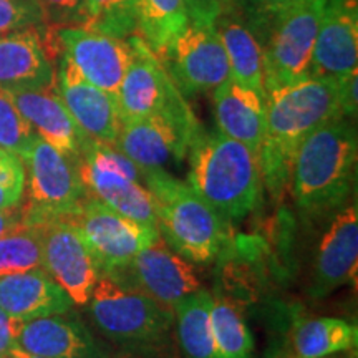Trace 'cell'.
Here are the masks:
<instances>
[{
    "instance_id": "cell-42",
    "label": "cell",
    "mask_w": 358,
    "mask_h": 358,
    "mask_svg": "<svg viewBox=\"0 0 358 358\" xmlns=\"http://www.w3.org/2000/svg\"><path fill=\"white\" fill-rule=\"evenodd\" d=\"M13 352H15L17 355H19L20 358H45V357H37V355H29V353H25V352H20V350H17V348H13Z\"/></svg>"
},
{
    "instance_id": "cell-8",
    "label": "cell",
    "mask_w": 358,
    "mask_h": 358,
    "mask_svg": "<svg viewBox=\"0 0 358 358\" xmlns=\"http://www.w3.org/2000/svg\"><path fill=\"white\" fill-rule=\"evenodd\" d=\"M327 0H295L271 24L262 48L264 90L287 87L310 77V64Z\"/></svg>"
},
{
    "instance_id": "cell-12",
    "label": "cell",
    "mask_w": 358,
    "mask_h": 358,
    "mask_svg": "<svg viewBox=\"0 0 358 358\" xmlns=\"http://www.w3.org/2000/svg\"><path fill=\"white\" fill-rule=\"evenodd\" d=\"M100 277L169 308H174L181 299L199 289V279L191 264L176 256L161 239L143 249L129 262L110 268Z\"/></svg>"
},
{
    "instance_id": "cell-4",
    "label": "cell",
    "mask_w": 358,
    "mask_h": 358,
    "mask_svg": "<svg viewBox=\"0 0 358 358\" xmlns=\"http://www.w3.org/2000/svg\"><path fill=\"white\" fill-rule=\"evenodd\" d=\"M153 196L159 237L187 262L209 264L226 243V221L186 181L163 168L143 171Z\"/></svg>"
},
{
    "instance_id": "cell-18",
    "label": "cell",
    "mask_w": 358,
    "mask_h": 358,
    "mask_svg": "<svg viewBox=\"0 0 358 358\" xmlns=\"http://www.w3.org/2000/svg\"><path fill=\"white\" fill-rule=\"evenodd\" d=\"M358 209L350 204L340 209L322 237L317 250L310 295L324 299L345 284L357 282Z\"/></svg>"
},
{
    "instance_id": "cell-38",
    "label": "cell",
    "mask_w": 358,
    "mask_h": 358,
    "mask_svg": "<svg viewBox=\"0 0 358 358\" xmlns=\"http://www.w3.org/2000/svg\"><path fill=\"white\" fill-rule=\"evenodd\" d=\"M24 320L13 319L0 308V357L10 353L15 348V337Z\"/></svg>"
},
{
    "instance_id": "cell-29",
    "label": "cell",
    "mask_w": 358,
    "mask_h": 358,
    "mask_svg": "<svg viewBox=\"0 0 358 358\" xmlns=\"http://www.w3.org/2000/svg\"><path fill=\"white\" fill-rule=\"evenodd\" d=\"M43 268L42 226H22L0 236V275Z\"/></svg>"
},
{
    "instance_id": "cell-5",
    "label": "cell",
    "mask_w": 358,
    "mask_h": 358,
    "mask_svg": "<svg viewBox=\"0 0 358 358\" xmlns=\"http://www.w3.org/2000/svg\"><path fill=\"white\" fill-rule=\"evenodd\" d=\"M22 163L27 169V201L20 204L22 224L43 226L55 219H69L88 198L77 159L70 158L35 136Z\"/></svg>"
},
{
    "instance_id": "cell-28",
    "label": "cell",
    "mask_w": 358,
    "mask_h": 358,
    "mask_svg": "<svg viewBox=\"0 0 358 358\" xmlns=\"http://www.w3.org/2000/svg\"><path fill=\"white\" fill-rule=\"evenodd\" d=\"M211 324L217 358H252V334L243 315L229 301L214 299Z\"/></svg>"
},
{
    "instance_id": "cell-10",
    "label": "cell",
    "mask_w": 358,
    "mask_h": 358,
    "mask_svg": "<svg viewBox=\"0 0 358 358\" xmlns=\"http://www.w3.org/2000/svg\"><path fill=\"white\" fill-rule=\"evenodd\" d=\"M182 95L208 92L229 80V64L214 24L189 20L156 53Z\"/></svg>"
},
{
    "instance_id": "cell-39",
    "label": "cell",
    "mask_w": 358,
    "mask_h": 358,
    "mask_svg": "<svg viewBox=\"0 0 358 358\" xmlns=\"http://www.w3.org/2000/svg\"><path fill=\"white\" fill-rule=\"evenodd\" d=\"M19 226H22L20 204L10 209H0V236L7 234Z\"/></svg>"
},
{
    "instance_id": "cell-22",
    "label": "cell",
    "mask_w": 358,
    "mask_h": 358,
    "mask_svg": "<svg viewBox=\"0 0 358 358\" xmlns=\"http://www.w3.org/2000/svg\"><path fill=\"white\" fill-rule=\"evenodd\" d=\"M73 306L45 268L0 275V308L13 319L34 320L62 315Z\"/></svg>"
},
{
    "instance_id": "cell-23",
    "label": "cell",
    "mask_w": 358,
    "mask_h": 358,
    "mask_svg": "<svg viewBox=\"0 0 358 358\" xmlns=\"http://www.w3.org/2000/svg\"><path fill=\"white\" fill-rule=\"evenodd\" d=\"M213 103L219 131L259 155L266 134V96L229 78L214 88Z\"/></svg>"
},
{
    "instance_id": "cell-19",
    "label": "cell",
    "mask_w": 358,
    "mask_h": 358,
    "mask_svg": "<svg viewBox=\"0 0 358 358\" xmlns=\"http://www.w3.org/2000/svg\"><path fill=\"white\" fill-rule=\"evenodd\" d=\"M15 348L45 358L108 357L82 322L64 317V313L22 322Z\"/></svg>"
},
{
    "instance_id": "cell-24",
    "label": "cell",
    "mask_w": 358,
    "mask_h": 358,
    "mask_svg": "<svg viewBox=\"0 0 358 358\" xmlns=\"http://www.w3.org/2000/svg\"><path fill=\"white\" fill-rule=\"evenodd\" d=\"M229 64V78L241 87L266 96L262 73V45L252 29L222 12L214 22Z\"/></svg>"
},
{
    "instance_id": "cell-1",
    "label": "cell",
    "mask_w": 358,
    "mask_h": 358,
    "mask_svg": "<svg viewBox=\"0 0 358 358\" xmlns=\"http://www.w3.org/2000/svg\"><path fill=\"white\" fill-rule=\"evenodd\" d=\"M342 116L338 77H308L266 93V134L259 166L264 186L275 199L290 185L302 141L324 123Z\"/></svg>"
},
{
    "instance_id": "cell-30",
    "label": "cell",
    "mask_w": 358,
    "mask_h": 358,
    "mask_svg": "<svg viewBox=\"0 0 358 358\" xmlns=\"http://www.w3.org/2000/svg\"><path fill=\"white\" fill-rule=\"evenodd\" d=\"M138 3L140 0H85L83 29L128 38L138 32Z\"/></svg>"
},
{
    "instance_id": "cell-33",
    "label": "cell",
    "mask_w": 358,
    "mask_h": 358,
    "mask_svg": "<svg viewBox=\"0 0 358 358\" xmlns=\"http://www.w3.org/2000/svg\"><path fill=\"white\" fill-rule=\"evenodd\" d=\"M42 7L27 6L15 0H0V34L45 24Z\"/></svg>"
},
{
    "instance_id": "cell-17",
    "label": "cell",
    "mask_w": 358,
    "mask_h": 358,
    "mask_svg": "<svg viewBox=\"0 0 358 358\" xmlns=\"http://www.w3.org/2000/svg\"><path fill=\"white\" fill-rule=\"evenodd\" d=\"M358 0H327L315 47L310 77H343L357 71Z\"/></svg>"
},
{
    "instance_id": "cell-41",
    "label": "cell",
    "mask_w": 358,
    "mask_h": 358,
    "mask_svg": "<svg viewBox=\"0 0 358 358\" xmlns=\"http://www.w3.org/2000/svg\"><path fill=\"white\" fill-rule=\"evenodd\" d=\"M15 2H22V3H27V6H34V7H42L40 0H15Z\"/></svg>"
},
{
    "instance_id": "cell-34",
    "label": "cell",
    "mask_w": 358,
    "mask_h": 358,
    "mask_svg": "<svg viewBox=\"0 0 358 358\" xmlns=\"http://www.w3.org/2000/svg\"><path fill=\"white\" fill-rule=\"evenodd\" d=\"M45 20L57 27H82L85 24V0H40Z\"/></svg>"
},
{
    "instance_id": "cell-37",
    "label": "cell",
    "mask_w": 358,
    "mask_h": 358,
    "mask_svg": "<svg viewBox=\"0 0 358 358\" xmlns=\"http://www.w3.org/2000/svg\"><path fill=\"white\" fill-rule=\"evenodd\" d=\"M340 82V105L345 118H355L357 116V71L338 77Z\"/></svg>"
},
{
    "instance_id": "cell-15",
    "label": "cell",
    "mask_w": 358,
    "mask_h": 358,
    "mask_svg": "<svg viewBox=\"0 0 358 358\" xmlns=\"http://www.w3.org/2000/svg\"><path fill=\"white\" fill-rule=\"evenodd\" d=\"M58 47L80 75L95 87L116 95L127 70L129 43L124 38L83 29L57 27Z\"/></svg>"
},
{
    "instance_id": "cell-36",
    "label": "cell",
    "mask_w": 358,
    "mask_h": 358,
    "mask_svg": "<svg viewBox=\"0 0 358 358\" xmlns=\"http://www.w3.org/2000/svg\"><path fill=\"white\" fill-rule=\"evenodd\" d=\"M232 0H186L189 20L214 24L222 12L231 7Z\"/></svg>"
},
{
    "instance_id": "cell-43",
    "label": "cell",
    "mask_w": 358,
    "mask_h": 358,
    "mask_svg": "<svg viewBox=\"0 0 358 358\" xmlns=\"http://www.w3.org/2000/svg\"><path fill=\"white\" fill-rule=\"evenodd\" d=\"M0 358H20L19 355H17V353L15 352H10V353H7V355H3V357H0Z\"/></svg>"
},
{
    "instance_id": "cell-3",
    "label": "cell",
    "mask_w": 358,
    "mask_h": 358,
    "mask_svg": "<svg viewBox=\"0 0 358 358\" xmlns=\"http://www.w3.org/2000/svg\"><path fill=\"white\" fill-rule=\"evenodd\" d=\"M186 182L224 221H243L262 196L259 155L221 131L201 129L189 150Z\"/></svg>"
},
{
    "instance_id": "cell-32",
    "label": "cell",
    "mask_w": 358,
    "mask_h": 358,
    "mask_svg": "<svg viewBox=\"0 0 358 358\" xmlns=\"http://www.w3.org/2000/svg\"><path fill=\"white\" fill-rule=\"evenodd\" d=\"M25 189V166L19 156L0 150V209L22 204Z\"/></svg>"
},
{
    "instance_id": "cell-9",
    "label": "cell",
    "mask_w": 358,
    "mask_h": 358,
    "mask_svg": "<svg viewBox=\"0 0 358 358\" xmlns=\"http://www.w3.org/2000/svg\"><path fill=\"white\" fill-rule=\"evenodd\" d=\"M201 131L181 92L156 113L122 123L115 148L141 171L163 168L169 159L182 161Z\"/></svg>"
},
{
    "instance_id": "cell-14",
    "label": "cell",
    "mask_w": 358,
    "mask_h": 358,
    "mask_svg": "<svg viewBox=\"0 0 358 358\" xmlns=\"http://www.w3.org/2000/svg\"><path fill=\"white\" fill-rule=\"evenodd\" d=\"M127 40L128 65L115 95L122 123L156 113L178 92L150 45L138 34L129 35Z\"/></svg>"
},
{
    "instance_id": "cell-27",
    "label": "cell",
    "mask_w": 358,
    "mask_h": 358,
    "mask_svg": "<svg viewBox=\"0 0 358 358\" xmlns=\"http://www.w3.org/2000/svg\"><path fill=\"white\" fill-rule=\"evenodd\" d=\"M189 22L186 0H140L138 32L155 53Z\"/></svg>"
},
{
    "instance_id": "cell-21",
    "label": "cell",
    "mask_w": 358,
    "mask_h": 358,
    "mask_svg": "<svg viewBox=\"0 0 358 358\" xmlns=\"http://www.w3.org/2000/svg\"><path fill=\"white\" fill-rule=\"evenodd\" d=\"M13 105L32 124L35 133L58 151L77 159L82 153L87 134L78 128L66 106L58 96L55 83L42 90L7 92Z\"/></svg>"
},
{
    "instance_id": "cell-26",
    "label": "cell",
    "mask_w": 358,
    "mask_h": 358,
    "mask_svg": "<svg viewBox=\"0 0 358 358\" xmlns=\"http://www.w3.org/2000/svg\"><path fill=\"white\" fill-rule=\"evenodd\" d=\"M357 342V325L332 317L303 320L292 334V347L297 358H325L355 350Z\"/></svg>"
},
{
    "instance_id": "cell-2",
    "label": "cell",
    "mask_w": 358,
    "mask_h": 358,
    "mask_svg": "<svg viewBox=\"0 0 358 358\" xmlns=\"http://www.w3.org/2000/svg\"><path fill=\"white\" fill-rule=\"evenodd\" d=\"M357 155V129L343 116L324 123L302 141L289 186L303 216L319 219L345 204L355 181Z\"/></svg>"
},
{
    "instance_id": "cell-13",
    "label": "cell",
    "mask_w": 358,
    "mask_h": 358,
    "mask_svg": "<svg viewBox=\"0 0 358 358\" xmlns=\"http://www.w3.org/2000/svg\"><path fill=\"white\" fill-rule=\"evenodd\" d=\"M43 268L69 294L71 302L87 306L98 280L92 252L69 219L42 226Z\"/></svg>"
},
{
    "instance_id": "cell-7",
    "label": "cell",
    "mask_w": 358,
    "mask_h": 358,
    "mask_svg": "<svg viewBox=\"0 0 358 358\" xmlns=\"http://www.w3.org/2000/svg\"><path fill=\"white\" fill-rule=\"evenodd\" d=\"M77 164L90 198L158 231L153 196L140 182L143 171L122 151L113 145L87 138Z\"/></svg>"
},
{
    "instance_id": "cell-6",
    "label": "cell",
    "mask_w": 358,
    "mask_h": 358,
    "mask_svg": "<svg viewBox=\"0 0 358 358\" xmlns=\"http://www.w3.org/2000/svg\"><path fill=\"white\" fill-rule=\"evenodd\" d=\"M90 313L106 337L127 348L153 350L168 340L174 310L163 303L98 277Z\"/></svg>"
},
{
    "instance_id": "cell-20",
    "label": "cell",
    "mask_w": 358,
    "mask_h": 358,
    "mask_svg": "<svg viewBox=\"0 0 358 358\" xmlns=\"http://www.w3.org/2000/svg\"><path fill=\"white\" fill-rule=\"evenodd\" d=\"M55 83V70L35 27L0 35V90L25 92Z\"/></svg>"
},
{
    "instance_id": "cell-40",
    "label": "cell",
    "mask_w": 358,
    "mask_h": 358,
    "mask_svg": "<svg viewBox=\"0 0 358 358\" xmlns=\"http://www.w3.org/2000/svg\"><path fill=\"white\" fill-rule=\"evenodd\" d=\"M325 358H357V348H355V350H347V352H342V353H335V355H330V357H325Z\"/></svg>"
},
{
    "instance_id": "cell-35",
    "label": "cell",
    "mask_w": 358,
    "mask_h": 358,
    "mask_svg": "<svg viewBox=\"0 0 358 358\" xmlns=\"http://www.w3.org/2000/svg\"><path fill=\"white\" fill-rule=\"evenodd\" d=\"M295 0H245V8L256 32L267 29L271 20Z\"/></svg>"
},
{
    "instance_id": "cell-31",
    "label": "cell",
    "mask_w": 358,
    "mask_h": 358,
    "mask_svg": "<svg viewBox=\"0 0 358 358\" xmlns=\"http://www.w3.org/2000/svg\"><path fill=\"white\" fill-rule=\"evenodd\" d=\"M37 136L24 115L13 105L6 90H0V150L19 156L22 159Z\"/></svg>"
},
{
    "instance_id": "cell-25",
    "label": "cell",
    "mask_w": 358,
    "mask_h": 358,
    "mask_svg": "<svg viewBox=\"0 0 358 358\" xmlns=\"http://www.w3.org/2000/svg\"><path fill=\"white\" fill-rule=\"evenodd\" d=\"M213 302L211 292L199 287L173 308L179 345L187 358H217L211 324Z\"/></svg>"
},
{
    "instance_id": "cell-11",
    "label": "cell",
    "mask_w": 358,
    "mask_h": 358,
    "mask_svg": "<svg viewBox=\"0 0 358 358\" xmlns=\"http://www.w3.org/2000/svg\"><path fill=\"white\" fill-rule=\"evenodd\" d=\"M69 221L78 229L100 275L129 262L161 239L156 229L122 216L90 196Z\"/></svg>"
},
{
    "instance_id": "cell-16",
    "label": "cell",
    "mask_w": 358,
    "mask_h": 358,
    "mask_svg": "<svg viewBox=\"0 0 358 358\" xmlns=\"http://www.w3.org/2000/svg\"><path fill=\"white\" fill-rule=\"evenodd\" d=\"M55 88L71 118L88 138L115 146L122 118L113 95L85 80L65 57H62Z\"/></svg>"
}]
</instances>
